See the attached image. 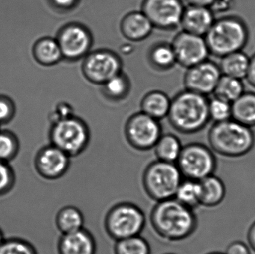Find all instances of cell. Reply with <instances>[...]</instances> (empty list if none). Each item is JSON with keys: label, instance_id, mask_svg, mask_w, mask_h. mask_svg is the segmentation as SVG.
<instances>
[{"label": "cell", "instance_id": "cell-1", "mask_svg": "<svg viewBox=\"0 0 255 254\" xmlns=\"http://www.w3.org/2000/svg\"><path fill=\"white\" fill-rule=\"evenodd\" d=\"M151 228L162 240L182 241L190 237L198 226L193 210L175 198L156 202L149 216Z\"/></svg>", "mask_w": 255, "mask_h": 254}, {"label": "cell", "instance_id": "cell-2", "mask_svg": "<svg viewBox=\"0 0 255 254\" xmlns=\"http://www.w3.org/2000/svg\"><path fill=\"white\" fill-rule=\"evenodd\" d=\"M207 96L185 90L171 100L167 118L178 132L192 134L203 129L210 122Z\"/></svg>", "mask_w": 255, "mask_h": 254}, {"label": "cell", "instance_id": "cell-3", "mask_svg": "<svg viewBox=\"0 0 255 254\" xmlns=\"http://www.w3.org/2000/svg\"><path fill=\"white\" fill-rule=\"evenodd\" d=\"M208 140L213 152L228 158L247 155L255 143L252 128L232 119L213 124L208 131Z\"/></svg>", "mask_w": 255, "mask_h": 254}, {"label": "cell", "instance_id": "cell-4", "mask_svg": "<svg viewBox=\"0 0 255 254\" xmlns=\"http://www.w3.org/2000/svg\"><path fill=\"white\" fill-rule=\"evenodd\" d=\"M249 28L245 21L236 15L215 19L205 35L210 55L222 58L228 54L242 51L249 40Z\"/></svg>", "mask_w": 255, "mask_h": 254}, {"label": "cell", "instance_id": "cell-5", "mask_svg": "<svg viewBox=\"0 0 255 254\" xmlns=\"http://www.w3.org/2000/svg\"><path fill=\"white\" fill-rule=\"evenodd\" d=\"M182 180L176 164L157 160L145 167L142 184L148 198L159 202L174 198Z\"/></svg>", "mask_w": 255, "mask_h": 254}, {"label": "cell", "instance_id": "cell-6", "mask_svg": "<svg viewBox=\"0 0 255 254\" xmlns=\"http://www.w3.org/2000/svg\"><path fill=\"white\" fill-rule=\"evenodd\" d=\"M146 223L140 207L131 202L118 203L109 209L104 220L108 235L115 240L140 235Z\"/></svg>", "mask_w": 255, "mask_h": 254}, {"label": "cell", "instance_id": "cell-7", "mask_svg": "<svg viewBox=\"0 0 255 254\" xmlns=\"http://www.w3.org/2000/svg\"><path fill=\"white\" fill-rule=\"evenodd\" d=\"M49 137L51 144L72 158L86 150L91 140V133L85 121L72 115L53 122Z\"/></svg>", "mask_w": 255, "mask_h": 254}, {"label": "cell", "instance_id": "cell-8", "mask_svg": "<svg viewBox=\"0 0 255 254\" xmlns=\"http://www.w3.org/2000/svg\"><path fill=\"white\" fill-rule=\"evenodd\" d=\"M177 167L183 178L199 180L214 174L217 160L214 152L202 143H193L183 146Z\"/></svg>", "mask_w": 255, "mask_h": 254}, {"label": "cell", "instance_id": "cell-9", "mask_svg": "<svg viewBox=\"0 0 255 254\" xmlns=\"http://www.w3.org/2000/svg\"><path fill=\"white\" fill-rule=\"evenodd\" d=\"M83 59L82 74L88 82L94 85L102 86L123 72L121 57L109 49H97L90 52Z\"/></svg>", "mask_w": 255, "mask_h": 254}, {"label": "cell", "instance_id": "cell-10", "mask_svg": "<svg viewBox=\"0 0 255 254\" xmlns=\"http://www.w3.org/2000/svg\"><path fill=\"white\" fill-rule=\"evenodd\" d=\"M161 135L160 121L142 112L132 115L126 123V138L136 150L145 152L152 149Z\"/></svg>", "mask_w": 255, "mask_h": 254}, {"label": "cell", "instance_id": "cell-11", "mask_svg": "<svg viewBox=\"0 0 255 254\" xmlns=\"http://www.w3.org/2000/svg\"><path fill=\"white\" fill-rule=\"evenodd\" d=\"M57 41L61 48L63 59L77 61L83 59L92 47L93 36L83 24L70 22L58 31Z\"/></svg>", "mask_w": 255, "mask_h": 254}, {"label": "cell", "instance_id": "cell-12", "mask_svg": "<svg viewBox=\"0 0 255 254\" xmlns=\"http://www.w3.org/2000/svg\"><path fill=\"white\" fill-rule=\"evenodd\" d=\"M184 8L181 0H143L141 11L154 28L168 31L180 26Z\"/></svg>", "mask_w": 255, "mask_h": 254}, {"label": "cell", "instance_id": "cell-13", "mask_svg": "<svg viewBox=\"0 0 255 254\" xmlns=\"http://www.w3.org/2000/svg\"><path fill=\"white\" fill-rule=\"evenodd\" d=\"M171 45L176 62L186 69L206 61L210 55L205 37L184 31L175 35Z\"/></svg>", "mask_w": 255, "mask_h": 254}, {"label": "cell", "instance_id": "cell-14", "mask_svg": "<svg viewBox=\"0 0 255 254\" xmlns=\"http://www.w3.org/2000/svg\"><path fill=\"white\" fill-rule=\"evenodd\" d=\"M221 76L218 64L208 59L202 61L187 69L184 78L185 89L207 96L214 92Z\"/></svg>", "mask_w": 255, "mask_h": 254}, {"label": "cell", "instance_id": "cell-15", "mask_svg": "<svg viewBox=\"0 0 255 254\" xmlns=\"http://www.w3.org/2000/svg\"><path fill=\"white\" fill-rule=\"evenodd\" d=\"M70 158L53 145L42 148L35 158L36 171L43 178L55 180L64 177L70 167Z\"/></svg>", "mask_w": 255, "mask_h": 254}, {"label": "cell", "instance_id": "cell-16", "mask_svg": "<svg viewBox=\"0 0 255 254\" xmlns=\"http://www.w3.org/2000/svg\"><path fill=\"white\" fill-rule=\"evenodd\" d=\"M208 7L188 5L183 12L180 26L182 31L205 37L215 21V16Z\"/></svg>", "mask_w": 255, "mask_h": 254}, {"label": "cell", "instance_id": "cell-17", "mask_svg": "<svg viewBox=\"0 0 255 254\" xmlns=\"http://www.w3.org/2000/svg\"><path fill=\"white\" fill-rule=\"evenodd\" d=\"M58 254H96L97 242L94 235L85 228L61 234L57 246Z\"/></svg>", "mask_w": 255, "mask_h": 254}, {"label": "cell", "instance_id": "cell-18", "mask_svg": "<svg viewBox=\"0 0 255 254\" xmlns=\"http://www.w3.org/2000/svg\"><path fill=\"white\" fill-rule=\"evenodd\" d=\"M121 34L132 42L145 40L152 32L153 26L149 19L142 11L127 13L121 22Z\"/></svg>", "mask_w": 255, "mask_h": 254}, {"label": "cell", "instance_id": "cell-19", "mask_svg": "<svg viewBox=\"0 0 255 254\" xmlns=\"http://www.w3.org/2000/svg\"><path fill=\"white\" fill-rule=\"evenodd\" d=\"M33 56L39 64L51 67L63 60L61 48L56 38L44 37L37 40L33 46Z\"/></svg>", "mask_w": 255, "mask_h": 254}, {"label": "cell", "instance_id": "cell-20", "mask_svg": "<svg viewBox=\"0 0 255 254\" xmlns=\"http://www.w3.org/2000/svg\"><path fill=\"white\" fill-rule=\"evenodd\" d=\"M200 205L207 207H217L226 197V186L221 179L214 174L199 180Z\"/></svg>", "mask_w": 255, "mask_h": 254}, {"label": "cell", "instance_id": "cell-21", "mask_svg": "<svg viewBox=\"0 0 255 254\" xmlns=\"http://www.w3.org/2000/svg\"><path fill=\"white\" fill-rule=\"evenodd\" d=\"M171 99L160 90H152L145 94L141 101V112L160 121L167 117Z\"/></svg>", "mask_w": 255, "mask_h": 254}, {"label": "cell", "instance_id": "cell-22", "mask_svg": "<svg viewBox=\"0 0 255 254\" xmlns=\"http://www.w3.org/2000/svg\"><path fill=\"white\" fill-rule=\"evenodd\" d=\"M232 119L246 126H255V92H244L232 103Z\"/></svg>", "mask_w": 255, "mask_h": 254}, {"label": "cell", "instance_id": "cell-23", "mask_svg": "<svg viewBox=\"0 0 255 254\" xmlns=\"http://www.w3.org/2000/svg\"><path fill=\"white\" fill-rule=\"evenodd\" d=\"M220 67L222 75L236 78L246 79L250 58L243 51L232 52L220 58Z\"/></svg>", "mask_w": 255, "mask_h": 254}, {"label": "cell", "instance_id": "cell-24", "mask_svg": "<svg viewBox=\"0 0 255 254\" xmlns=\"http://www.w3.org/2000/svg\"><path fill=\"white\" fill-rule=\"evenodd\" d=\"M55 225L61 234H70L84 228L85 216L78 207L65 206L57 213Z\"/></svg>", "mask_w": 255, "mask_h": 254}, {"label": "cell", "instance_id": "cell-25", "mask_svg": "<svg viewBox=\"0 0 255 254\" xmlns=\"http://www.w3.org/2000/svg\"><path fill=\"white\" fill-rule=\"evenodd\" d=\"M182 148L181 140L177 136L172 134H162L153 149L158 161L176 164Z\"/></svg>", "mask_w": 255, "mask_h": 254}, {"label": "cell", "instance_id": "cell-26", "mask_svg": "<svg viewBox=\"0 0 255 254\" xmlns=\"http://www.w3.org/2000/svg\"><path fill=\"white\" fill-rule=\"evenodd\" d=\"M244 92V85L241 79L222 75L213 93L217 98L232 103Z\"/></svg>", "mask_w": 255, "mask_h": 254}, {"label": "cell", "instance_id": "cell-27", "mask_svg": "<svg viewBox=\"0 0 255 254\" xmlns=\"http://www.w3.org/2000/svg\"><path fill=\"white\" fill-rule=\"evenodd\" d=\"M148 59L154 68L160 70H169L177 63L172 45L166 43L153 46L148 52Z\"/></svg>", "mask_w": 255, "mask_h": 254}, {"label": "cell", "instance_id": "cell-28", "mask_svg": "<svg viewBox=\"0 0 255 254\" xmlns=\"http://www.w3.org/2000/svg\"><path fill=\"white\" fill-rule=\"evenodd\" d=\"M174 198L192 210L200 206V187L199 181L183 178L177 189Z\"/></svg>", "mask_w": 255, "mask_h": 254}, {"label": "cell", "instance_id": "cell-29", "mask_svg": "<svg viewBox=\"0 0 255 254\" xmlns=\"http://www.w3.org/2000/svg\"><path fill=\"white\" fill-rule=\"evenodd\" d=\"M102 86L103 93L109 99L121 101L127 98L130 91V83L127 75L121 72L103 84Z\"/></svg>", "mask_w": 255, "mask_h": 254}, {"label": "cell", "instance_id": "cell-30", "mask_svg": "<svg viewBox=\"0 0 255 254\" xmlns=\"http://www.w3.org/2000/svg\"><path fill=\"white\" fill-rule=\"evenodd\" d=\"M115 254H151V246L140 235L115 241Z\"/></svg>", "mask_w": 255, "mask_h": 254}, {"label": "cell", "instance_id": "cell-31", "mask_svg": "<svg viewBox=\"0 0 255 254\" xmlns=\"http://www.w3.org/2000/svg\"><path fill=\"white\" fill-rule=\"evenodd\" d=\"M208 113L214 123L229 120L232 119V103L214 96L208 100Z\"/></svg>", "mask_w": 255, "mask_h": 254}, {"label": "cell", "instance_id": "cell-32", "mask_svg": "<svg viewBox=\"0 0 255 254\" xmlns=\"http://www.w3.org/2000/svg\"><path fill=\"white\" fill-rule=\"evenodd\" d=\"M18 140L12 133L0 131V161L8 163L18 152Z\"/></svg>", "mask_w": 255, "mask_h": 254}, {"label": "cell", "instance_id": "cell-33", "mask_svg": "<svg viewBox=\"0 0 255 254\" xmlns=\"http://www.w3.org/2000/svg\"><path fill=\"white\" fill-rule=\"evenodd\" d=\"M0 254H37L28 242L18 239L4 240L0 246Z\"/></svg>", "mask_w": 255, "mask_h": 254}, {"label": "cell", "instance_id": "cell-34", "mask_svg": "<svg viewBox=\"0 0 255 254\" xmlns=\"http://www.w3.org/2000/svg\"><path fill=\"white\" fill-rule=\"evenodd\" d=\"M13 174L8 163L0 161V195L6 193L12 187Z\"/></svg>", "mask_w": 255, "mask_h": 254}, {"label": "cell", "instance_id": "cell-35", "mask_svg": "<svg viewBox=\"0 0 255 254\" xmlns=\"http://www.w3.org/2000/svg\"><path fill=\"white\" fill-rule=\"evenodd\" d=\"M15 114V105L8 97L0 95V125L10 122Z\"/></svg>", "mask_w": 255, "mask_h": 254}, {"label": "cell", "instance_id": "cell-36", "mask_svg": "<svg viewBox=\"0 0 255 254\" xmlns=\"http://www.w3.org/2000/svg\"><path fill=\"white\" fill-rule=\"evenodd\" d=\"M235 5V0H214L210 9L214 14L225 13L230 11Z\"/></svg>", "mask_w": 255, "mask_h": 254}, {"label": "cell", "instance_id": "cell-37", "mask_svg": "<svg viewBox=\"0 0 255 254\" xmlns=\"http://www.w3.org/2000/svg\"><path fill=\"white\" fill-rule=\"evenodd\" d=\"M225 254H251L250 247L244 242L235 241L229 245Z\"/></svg>", "mask_w": 255, "mask_h": 254}, {"label": "cell", "instance_id": "cell-38", "mask_svg": "<svg viewBox=\"0 0 255 254\" xmlns=\"http://www.w3.org/2000/svg\"><path fill=\"white\" fill-rule=\"evenodd\" d=\"M73 114V109L67 104H60L57 106L56 108L53 111L52 114V123L60 120V119H64V118L68 117Z\"/></svg>", "mask_w": 255, "mask_h": 254}, {"label": "cell", "instance_id": "cell-39", "mask_svg": "<svg viewBox=\"0 0 255 254\" xmlns=\"http://www.w3.org/2000/svg\"><path fill=\"white\" fill-rule=\"evenodd\" d=\"M55 8L61 10H73L79 4V0H50Z\"/></svg>", "mask_w": 255, "mask_h": 254}, {"label": "cell", "instance_id": "cell-40", "mask_svg": "<svg viewBox=\"0 0 255 254\" xmlns=\"http://www.w3.org/2000/svg\"><path fill=\"white\" fill-rule=\"evenodd\" d=\"M246 79L249 83L255 88V53L250 58V65Z\"/></svg>", "mask_w": 255, "mask_h": 254}, {"label": "cell", "instance_id": "cell-41", "mask_svg": "<svg viewBox=\"0 0 255 254\" xmlns=\"http://www.w3.org/2000/svg\"><path fill=\"white\" fill-rule=\"evenodd\" d=\"M247 240L251 249L255 252V221L249 228L247 233Z\"/></svg>", "mask_w": 255, "mask_h": 254}, {"label": "cell", "instance_id": "cell-42", "mask_svg": "<svg viewBox=\"0 0 255 254\" xmlns=\"http://www.w3.org/2000/svg\"><path fill=\"white\" fill-rule=\"evenodd\" d=\"M185 1H187L188 5L209 7L214 0H185Z\"/></svg>", "mask_w": 255, "mask_h": 254}, {"label": "cell", "instance_id": "cell-43", "mask_svg": "<svg viewBox=\"0 0 255 254\" xmlns=\"http://www.w3.org/2000/svg\"><path fill=\"white\" fill-rule=\"evenodd\" d=\"M4 237H3L2 232H1V230H0V246L2 244L3 242H4Z\"/></svg>", "mask_w": 255, "mask_h": 254}, {"label": "cell", "instance_id": "cell-44", "mask_svg": "<svg viewBox=\"0 0 255 254\" xmlns=\"http://www.w3.org/2000/svg\"><path fill=\"white\" fill-rule=\"evenodd\" d=\"M206 254H225L222 253V252H210V253H208Z\"/></svg>", "mask_w": 255, "mask_h": 254}, {"label": "cell", "instance_id": "cell-45", "mask_svg": "<svg viewBox=\"0 0 255 254\" xmlns=\"http://www.w3.org/2000/svg\"><path fill=\"white\" fill-rule=\"evenodd\" d=\"M176 254L174 253H166V254Z\"/></svg>", "mask_w": 255, "mask_h": 254}]
</instances>
